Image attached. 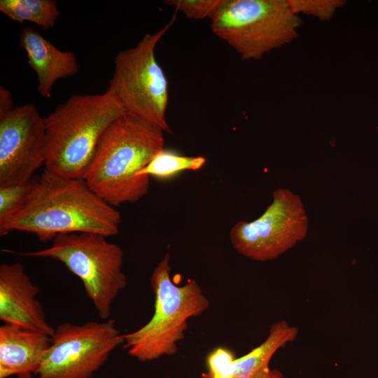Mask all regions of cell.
<instances>
[{
    "label": "cell",
    "instance_id": "cell-1",
    "mask_svg": "<svg viewBox=\"0 0 378 378\" xmlns=\"http://www.w3.org/2000/svg\"><path fill=\"white\" fill-rule=\"evenodd\" d=\"M121 221L120 214L91 190L84 179L65 178L44 169L40 176L34 177L22 206L0 223V235L22 231L42 241L78 232L108 237L118 234Z\"/></svg>",
    "mask_w": 378,
    "mask_h": 378
},
{
    "label": "cell",
    "instance_id": "cell-2",
    "mask_svg": "<svg viewBox=\"0 0 378 378\" xmlns=\"http://www.w3.org/2000/svg\"><path fill=\"white\" fill-rule=\"evenodd\" d=\"M163 132L125 113L119 116L97 143L83 177L88 186L114 207L141 200L150 177L139 173L164 148Z\"/></svg>",
    "mask_w": 378,
    "mask_h": 378
},
{
    "label": "cell",
    "instance_id": "cell-3",
    "mask_svg": "<svg viewBox=\"0 0 378 378\" xmlns=\"http://www.w3.org/2000/svg\"><path fill=\"white\" fill-rule=\"evenodd\" d=\"M125 111L109 90L74 94L45 118V169L69 178H82L97 143Z\"/></svg>",
    "mask_w": 378,
    "mask_h": 378
},
{
    "label": "cell",
    "instance_id": "cell-4",
    "mask_svg": "<svg viewBox=\"0 0 378 378\" xmlns=\"http://www.w3.org/2000/svg\"><path fill=\"white\" fill-rule=\"evenodd\" d=\"M169 259L167 253L150 276L155 297L152 317L140 328L123 335V348L141 362L175 354L178 343L184 338L188 321L202 314L210 304L195 280L189 279L181 286L172 281Z\"/></svg>",
    "mask_w": 378,
    "mask_h": 378
},
{
    "label": "cell",
    "instance_id": "cell-5",
    "mask_svg": "<svg viewBox=\"0 0 378 378\" xmlns=\"http://www.w3.org/2000/svg\"><path fill=\"white\" fill-rule=\"evenodd\" d=\"M106 238L94 232L62 234L54 238L50 246L22 255L62 262L80 279L99 318L106 320L115 299L127 286L123 251Z\"/></svg>",
    "mask_w": 378,
    "mask_h": 378
},
{
    "label": "cell",
    "instance_id": "cell-6",
    "mask_svg": "<svg viewBox=\"0 0 378 378\" xmlns=\"http://www.w3.org/2000/svg\"><path fill=\"white\" fill-rule=\"evenodd\" d=\"M212 31L243 59H259L297 37L301 19L288 0H223Z\"/></svg>",
    "mask_w": 378,
    "mask_h": 378
},
{
    "label": "cell",
    "instance_id": "cell-7",
    "mask_svg": "<svg viewBox=\"0 0 378 378\" xmlns=\"http://www.w3.org/2000/svg\"><path fill=\"white\" fill-rule=\"evenodd\" d=\"M174 20L175 16L156 32L146 34L135 46L116 55L108 88L125 113L168 133H172L166 116L168 81L155 50Z\"/></svg>",
    "mask_w": 378,
    "mask_h": 378
},
{
    "label": "cell",
    "instance_id": "cell-8",
    "mask_svg": "<svg viewBox=\"0 0 378 378\" xmlns=\"http://www.w3.org/2000/svg\"><path fill=\"white\" fill-rule=\"evenodd\" d=\"M43 357L37 378H92L124 343L115 321L59 324Z\"/></svg>",
    "mask_w": 378,
    "mask_h": 378
},
{
    "label": "cell",
    "instance_id": "cell-9",
    "mask_svg": "<svg viewBox=\"0 0 378 378\" xmlns=\"http://www.w3.org/2000/svg\"><path fill=\"white\" fill-rule=\"evenodd\" d=\"M308 232V217L300 197L278 188L265 212L251 222H237L230 231L232 247L256 261L274 260L302 241Z\"/></svg>",
    "mask_w": 378,
    "mask_h": 378
},
{
    "label": "cell",
    "instance_id": "cell-10",
    "mask_svg": "<svg viewBox=\"0 0 378 378\" xmlns=\"http://www.w3.org/2000/svg\"><path fill=\"white\" fill-rule=\"evenodd\" d=\"M45 118L32 104L0 112V187L30 181L45 164Z\"/></svg>",
    "mask_w": 378,
    "mask_h": 378
},
{
    "label": "cell",
    "instance_id": "cell-11",
    "mask_svg": "<svg viewBox=\"0 0 378 378\" xmlns=\"http://www.w3.org/2000/svg\"><path fill=\"white\" fill-rule=\"evenodd\" d=\"M38 287L21 262L0 265V320L52 336L55 328L47 321L37 299Z\"/></svg>",
    "mask_w": 378,
    "mask_h": 378
},
{
    "label": "cell",
    "instance_id": "cell-12",
    "mask_svg": "<svg viewBox=\"0 0 378 378\" xmlns=\"http://www.w3.org/2000/svg\"><path fill=\"white\" fill-rule=\"evenodd\" d=\"M51 336L18 325L0 326V378L36 376Z\"/></svg>",
    "mask_w": 378,
    "mask_h": 378
},
{
    "label": "cell",
    "instance_id": "cell-13",
    "mask_svg": "<svg viewBox=\"0 0 378 378\" xmlns=\"http://www.w3.org/2000/svg\"><path fill=\"white\" fill-rule=\"evenodd\" d=\"M19 45L36 74L37 90L43 97H50L57 80L72 76L78 71L79 65L73 52L58 49L32 27L22 29Z\"/></svg>",
    "mask_w": 378,
    "mask_h": 378
},
{
    "label": "cell",
    "instance_id": "cell-14",
    "mask_svg": "<svg viewBox=\"0 0 378 378\" xmlns=\"http://www.w3.org/2000/svg\"><path fill=\"white\" fill-rule=\"evenodd\" d=\"M297 327L286 321L273 323L267 338L260 345L234 362V378H256L270 368V360L274 354L298 336Z\"/></svg>",
    "mask_w": 378,
    "mask_h": 378
},
{
    "label": "cell",
    "instance_id": "cell-15",
    "mask_svg": "<svg viewBox=\"0 0 378 378\" xmlns=\"http://www.w3.org/2000/svg\"><path fill=\"white\" fill-rule=\"evenodd\" d=\"M0 11L13 21L32 22L45 29L53 27L59 16L54 0H1Z\"/></svg>",
    "mask_w": 378,
    "mask_h": 378
},
{
    "label": "cell",
    "instance_id": "cell-16",
    "mask_svg": "<svg viewBox=\"0 0 378 378\" xmlns=\"http://www.w3.org/2000/svg\"><path fill=\"white\" fill-rule=\"evenodd\" d=\"M206 162L202 156H185L164 148L158 152L139 176H153L166 179L186 170H198Z\"/></svg>",
    "mask_w": 378,
    "mask_h": 378
},
{
    "label": "cell",
    "instance_id": "cell-17",
    "mask_svg": "<svg viewBox=\"0 0 378 378\" xmlns=\"http://www.w3.org/2000/svg\"><path fill=\"white\" fill-rule=\"evenodd\" d=\"M25 183L0 187V223L13 215L24 203L33 185Z\"/></svg>",
    "mask_w": 378,
    "mask_h": 378
},
{
    "label": "cell",
    "instance_id": "cell-18",
    "mask_svg": "<svg viewBox=\"0 0 378 378\" xmlns=\"http://www.w3.org/2000/svg\"><path fill=\"white\" fill-rule=\"evenodd\" d=\"M235 359L230 349L223 346L215 348L206 356L208 372L201 378H234Z\"/></svg>",
    "mask_w": 378,
    "mask_h": 378
},
{
    "label": "cell",
    "instance_id": "cell-19",
    "mask_svg": "<svg viewBox=\"0 0 378 378\" xmlns=\"http://www.w3.org/2000/svg\"><path fill=\"white\" fill-rule=\"evenodd\" d=\"M293 12L299 15H312L321 20H330L344 4L341 0H288Z\"/></svg>",
    "mask_w": 378,
    "mask_h": 378
},
{
    "label": "cell",
    "instance_id": "cell-20",
    "mask_svg": "<svg viewBox=\"0 0 378 378\" xmlns=\"http://www.w3.org/2000/svg\"><path fill=\"white\" fill-rule=\"evenodd\" d=\"M223 0H168L164 4L173 6L187 18L194 20L211 19Z\"/></svg>",
    "mask_w": 378,
    "mask_h": 378
},
{
    "label": "cell",
    "instance_id": "cell-21",
    "mask_svg": "<svg viewBox=\"0 0 378 378\" xmlns=\"http://www.w3.org/2000/svg\"><path fill=\"white\" fill-rule=\"evenodd\" d=\"M13 108V102L10 92L4 87L0 88V112Z\"/></svg>",
    "mask_w": 378,
    "mask_h": 378
},
{
    "label": "cell",
    "instance_id": "cell-22",
    "mask_svg": "<svg viewBox=\"0 0 378 378\" xmlns=\"http://www.w3.org/2000/svg\"><path fill=\"white\" fill-rule=\"evenodd\" d=\"M256 378H288L281 371L276 369H270L265 370Z\"/></svg>",
    "mask_w": 378,
    "mask_h": 378
},
{
    "label": "cell",
    "instance_id": "cell-23",
    "mask_svg": "<svg viewBox=\"0 0 378 378\" xmlns=\"http://www.w3.org/2000/svg\"><path fill=\"white\" fill-rule=\"evenodd\" d=\"M164 378H169V377H164Z\"/></svg>",
    "mask_w": 378,
    "mask_h": 378
}]
</instances>
